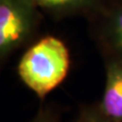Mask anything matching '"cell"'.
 Listing matches in <instances>:
<instances>
[{
    "label": "cell",
    "mask_w": 122,
    "mask_h": 122,
    "mask_svg": "<svg viewBox=\"0 0 122 122\" xmlns=\"http://www.w3.org/2000/svg\"><path fill=\"white\" fill-rule=\"evenodd\" d=\"M29 122H61L60 117L52 108L43 107L39 110L35 117Z\"/></svg>",
    "instance_id": "obj_7"
},
{
    "label": "cell",
    "mask_w": 122,
    "mask_h": 122,
    "mask_svg": "<svg viewBox=\"0 0 122 122\" xmlns=\"http://www.w3.org/2000/svg\"><path fill=\"white\" fill-rule=\"evenodd\" d=\"M40 10L54 16L94 13L99 8V0H33Z\"/></svg>",
    "instance_id": "obj_5"
},
{
    "label": "cell",
    "mask_w": 122,
    "mask_h": 122,
    "mask_svg": "<svg viewBox=\"0 0 122 122\" xmlns=\"http://www.w3.org/2000/svg\"><path fill=\"white\" fill-rule=\"evenodd\" d=\"M70 68L69 50L59 38L47 35L30 43L17 64L22 83L40 100L62 82Z\"/></svg>",
    "instance_id": "obj_1"
},
{
    "label": "cell",
    "mask_w": 122,
    "mask_h": 122,
    "mask_svg": "<svg viewBox=\"0 0 122 122\" xmlns=\"http://www.w3.org/2000/svg\"><path fill=\"white\" fill-rule=\"evenodd\" d=\"M94 37L105 59L122 61V7H115L98 15Z\"/></svg>",
    "instance_id": "obj_3"
},
{
    "label": "cell",
    "mask_w": 122,
    "mask_h": 122,
    "mask_svg": "<svg viewBox=\"0 0 122 122\" xmlns=\"http://www.w3.org/2000/svg\"><path fill=\"white\" fill-rule=\"evenodd\" d=\"M75 122H117L102 111L100 105H87L79 110Z\"/></svg>",
    "instance_id": "obj_6"
},
{
    "label": "cell",
    "mask_w": 122,
    "mask_h": 122,
    "mask_svg": "<svg viewBox=\"0 0 122 122\" xmlns=\"http://www.w3.org/2000/svg\"><path fill=\"white\" fill-rule=\"evenodd\" d=\"M41 20L33 0H0V70L15 51L37 39Z\"/></svg>",
    "instance_id": "obj_2"
},
{
    "label": "cell",
    "mask_w": 122,
    "mask_h": 122,
    "mask_svg": "<svg viewBox=\"0 0 122 122\" xmlns=\"http://www.w3.org/2000/svg\"><path fill=\"white\" fill-rule=\"evenodd\" d=\"M104 94L99 105L108 117L122 122V61L106 59Z\"/></svg>",
    "instance_id": "obj_4"
}]
</instances>
